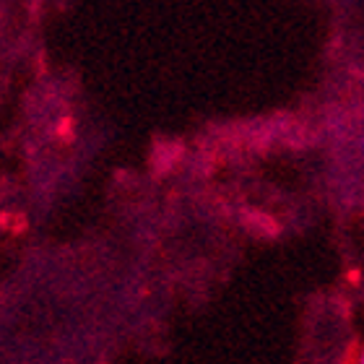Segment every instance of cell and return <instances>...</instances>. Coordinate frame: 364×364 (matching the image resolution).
<instances>
[{
    "label": "cell",
    "instance_id": "1",
    "mask_svg": "<svg viewBox=\"0 0 364 364\" xmlns=\"http://www.w3.org/2000/svg\"><path fill=\"white\" fill-rule=\"evenodd\" d=\"M354 364H364V349H359L357 359H354Z\"/></svg>",
    "mask_w": 364,
    "mask_h": 364
}]
</instances>
